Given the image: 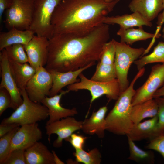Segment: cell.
<instances>
[{"mask_svg":"<svg viewBox=\"0 0 164 164\" xmlns=\"http://www.w3.org/2000/svg\"><path fill=\"white\" fill-rule=\"evenodd\" d=\"M109 39V26L104 23L84 35H53L48 39L45 68L49 72H66L95 63L99 61L103 47Z\"/></svg>","mask_w":164,"mask_h":164,"instance_id":"1","label":"cell"},{"mask_svg":"<svg viewBox=\"0 0 164 164\" xmlns=\"http://www.w3.org/2000/svg\"><path fill=\"white\" fill-rule=\"evenodd\" d=\"M120 0H62L56 8L51 23L53 35H86L103 23Z\"/></svg>","mask_w":164,"mask_h":164,"instance_id":"2","label":"cell"},{"mask_svg":"<svg viewBox=\"0 0 164 164\" xmlns=\"http://www.w3.org/2000/svg\"><path fill=\"white\" fill-rule=\"evenodd\" d=\"M139 78L136 75L128 87L120 94L105 118L106 130L117 135H126L131 130L134 124L131 116L132 100L136 92L134 86Z\"/></svg>","mask_w":164,"mask_h":164,"instance_id":"3","label":"cell"},{"mask_svg":"<svg viewBox=\"0 0 164 164\" xmlns=\"http://www.w3.org/2000/svg\"><path fill=\"white\" fill-rule=\"evenodd\" d=\"M22 103L1 123H16L20 126L44 121L49 117L47 108L41 103L36 102L29 98L25 89L20 91Z\"/></svg>","mask_w":164,"mask_h":164,"instance_id":"4","label":"cell"},{"mask_svg":"<svg viewBox=\"0 0 164 164\" xmlns=\"http://www.w3.org/2000/svg\"><path fill=\"white\" fill-rule=\"evenodd\" d=\"M115 43L114 64L121 93L129 85L128 75L130 66L136 60L145 54V50L143 47L132 48L130 45L115 40Z\"/></svg>","mask_w":164,"mask_h":164,"instance_id":"5","label":"cell"},{"mask_svg":"<svg viewBox=\"0 0 164 164\" xmlns=\"http://www.w3.org/2000/svg\"><path fill=\"white\" fill-rule=\"evenodd\" d=\"M62 0H35L32 22L29 29L37 36L50 38L53 34L52 17Z\"/></svg>","mask_w":164,"mask_h":164,"instance_id":"6","label":"cell"},{"mask_svg":"<svg viewBox=\"0 0 164 164\" xmlns=\"http://www.w3.org/2000/svg\"><path fill=\"white\" fill-rule=\"evenodd\" d=\"M79 77L80 81L68 86L67 90L69 91L80 90L89 91L91 96L90 107L94 101L103 95H105L109 101L116 100L121 94L119 84L117 78L110 81L101 82L89 79L82 73Z\"/></svg>","mask_w":164,"mask_h":164,"instance_id":"7","label":"cell"},{"mask_svg":"<svg viewBox=\"0 0 164 164\" xmlns=\"http://www.w3.org/2000/svg\"><path fill=\"white\" fill-rule=\"evenodd\" d=\"M35 0H13L11 7L6 12L4 22L7 28L29 29L32 22Z\"/></svg>","mask_w":164,"mask_h":164,"instance_id":"8","label":"cell"},{"mask_svg":"<svg viewBox=\"0 0 164 164\" xmlns=\"http://www.w3.org/2000/svg\"><path fill=\"white\" fill-rule=\"evenodd\" d=\"M53 84L51 73L44 67H41L27 83L25 90L32 101L41 103L49 96Z\"/></svg>","mask_w":164,"mask_h":164,"instance_id":"9","label":"cell"},{"mask_svg":"<svg viewBox=\"0 0 164 164\" xmlns=\"http://www.w3.org/2000/svg\"><path fill=\"white\" fill-rule=\"evenodd\" d=\"M164 85V63L151 67L145 83L136 90L132 100V106L152 99L155 92Z\"/></svg>","mask_w":164,"mask_h":164,"instance_id":"10","label":"cell"},{"mask_svg":"<svg viewBox=\"0 0 164 164\" xmlns=\"http://www.w3.org/2000/svg\"><path fill=\"white\" fill-rule=\"evenodd\" d=\"M0 65L1 71L0 88L6 89L10 94L12 99L11 108L15 110L22 104L23 99L12 74L5 49L0 53Z\"/></svg>","mask_w":164,"mask_h":164,"instance_id":"11","label":"cell"},{"mask_svg":"<svg viewBox=\"0 0 164 164\" xmlns=\"http://www.w3.org/2000/svg\"><path fill=\"white\" fill-rule=\"evenodd\" d=\"M72 116L63 118L50 124L46 125L45 128L48 140L50 143V137L56 134L58 137L53 142L54 147L58 148L62 146L63 141L69 137L77 130L81 129L83 121L77 120Z\"/></svg>","mask_w":164,"mask_h":164,"instance_id":"12","label":"cell"},{"mask_svg":"<svg viewBox=\"0 0 164 164\" xmlns=\"http://www.w3.org/2000/svg\"><path fill=\"white\" fill-rule=\"evenodd\" d=\"M20 126L12 138L10 152L18 149L26 150L42 138V132L37 123Z\"/></svg>","mask_w":164,"mask_h":164,"instance_id":"13","label":"cell"},{"mask_svg":"<svg viewBox=\"0 0 164 164\" xmlns=\"http://www.w3.org/2000/svg\"><path fill=\"white\" fill-rule=\"evenodd\" d=\"M48 43L46 38L35 35L27 45H24L29 63L36 70L46 64Z\"/></svg>","mask_w":164,"mask_h":164,"instance_id":"14","label":"cell"},{"mask_svg":"<svg viewBox=\"0 0 164 164\" xmlns=\"http://www.w3.org/2000/svg\"><path fill=\"white\" fill-rule=\"evenodd\" d=\"M158 117L156 116L143 122L134 124L129 133L126 135L133 141L146 140L149 141L164 134L158 125Z\"/></svg>","mask_w":164,"mask_h":164,"instance_id":"15","label":"cell"},{"mask_svg":"<svg viewBox=\"0 0 164 164\" xmlns=\"http://www.w3.org/2000/svg\"><path fill=\"white\" fill-rule=\"evenodd\" d=\"M69 91L61 90L59 94L52 97H46L41 103L48 108L49 119L46 125L50 124L59 120L63 118L73 116L78 114L77 109L73 107L71 109L63 107L60 104V101L63 95L68 93Z\"/></svg>","mask_w":164,"mask_h":164,"instance_id":"16","label":"cell"},{"mask_svg":"<svg viewBox=\"0 0 164 164\" xmlns=\"http://www.w3.org/2000/svg\"><path fill=\"white\" fill-rule=\"evenodd\" d=\"M107 111V107L103 106L93 111L89 118L83 121L81 130L86 134L96 135L100 138H103L106 130L105 116Z\"/></svg>","mask_w":164,"mask_h":164,"instance_id":"17","label":"cell"},{"mask_svg":"<svg viewBox=\"0 0 164 164\" xmlns=\"http://www.w3.org/2000/svg\"><path fill=\"white\" fill-rule=\"evenodd\" d=\"M95 63H91L77 70L66 72L52 71L50 72L53 79V84L49 97H52L60 92L64 87L80 81L77 77L84 71Z\"/></svg>","mask_w":164,"mask_h":164,"instance_id":"18","label":"cell"},{"mask_svg":"<svg viewBox=\"0 0 164 164\" xmlns=\"http://www.w3.org/2000/svg\"><path fill=\"white\" fill-rule=\"evenodd\" d=\"M128 7L131 11L139 13L151 22L163 9L162 0H132Z\"/></svg>","mask_w":164,"mask_h":164,"instance_id":"19","label":"cell"},{"mask_svg":"<svg viewBox=\"0 0 164 164\" xmlns=\"http://www.w3.org/2000/svg\"><path fill=\"white\" fill-rule=\"evenodd\" d=\"M25 156L26 164H55L52 152L39 141L25 150Z\"/></svg>","mask_w":164,"mask_h":164,"instance_id":"20","label":"cell"},{"mask_svg":"<svg viewBox=\"0 0 164 164\" xmlns=\"http://www.w3.org/2000/svg\"><path fill=\"white\" fill-rule=\"evenodd\" d=\"M103 23L109 25L117 24L120 27L125 29L143 26L149 27L152 26L151 22L147 20L137 12L121 15L107 16L104 19Z\"/></svg>","mask_w":164,"mask_h":164,"instance_id":"21","label":"cell"},{"mask_svg":"<svg viewBox=\"0 0 164 164\" xmlns=\"http://www.w3.org/2000/svg\"><path fill=\"white\" fill-rule=\"evenodd\" d=\"M34 32L29 29L21 30L15 28L0 34V51L6 47L14 44L27 45L35 35Z\"/></svg>","mask_w":164,"mask_h":164,"instance_id":"22","label":"cell"},{"mask_svg":"<svg viewBox=\"0 0 164 164\" xmlns=\"http://www.w3.org/2000/svg\"><path fill=\"white\" fill-rule=\"evenodd\" d=\"M158 107L156 101L153 98L132 106L131 114L134 124L141 122L148 118L157 115Z\"/></svg>","mask_w":164,"mask_h":164,"instance_id":"23","label":"cell"},{"mask_svg":"<svg viewBox=\"0 0 164 164\" xmlns=\"http://www.w3.org/2000/svg\"><path fill=\"white\" fill-rule=\"evenodd\" d=\"M117 34L120 37V42L129 45H132L137 41L145 40L151 38H158L161 35L158 31L155 34L147 32L144 30L143 26L138 28L132 27L126 29L120 27Z\"/></svg>","mask_w":164,"mask_h":164,"instance_id":"24","label":"cell"},{"mask_svg":"<svg viewBox=\"0 0 164 164\" xmlns=\"http://www.w3.org/2000/svg\"><path fill=\"white\" fill-rule=\"evenodd\" d=\"M10 63L12 74L20 91L25 89L27 83L35 74L36 70L28 63Z\"/></svg>","mask_w":164,"mask_h":164,"instance_id":"25","label":"cell"},{"mask_svg":"<svg viewBox=\"0 0 164 164\" xmlns=\"http://www.w3.org/2000/svg\"><path fill=\"white\" fill-rule=\"evenodd\" d=\"M129 150L128 159L140 164H153L154 163L155 155L151 150L146 151L138 147L134 141L128 138Z\"/></svg>","mask_w":164,"mask_h":164,"instance_id":"26","label":"cell"},{"mask_svg":"<svg viewBox=\"0 0 164 164\" xmlns=\"http://www.w3.org/2000/svg\"><path fill=\"white\" fill-rule=\"evenodd\" d=\"M155 63H164V42H159L151 53L142 56L134 62L138 70L148 64Z\"/></svg>","mask_w":164,"mask_h":164,"instance_id":"27","label":"cell"},{"mask_svg":"<svg viewBox=\"0 0 164 164\" xmlns=\"http://www.w3.org/2000/svg\"><path fill=\"white\" fill-rule=\"evenodd\" d=\"M117 78L114 64H106L98 63L96 70L91 78L94 81L106 82Z\"/></svg>","mask_w":164,"mask_h":164,"instance_id":"28","label":"cell"},{"mask_svg":"<svg viewBox=\"0 0 164 164\" xmlns=\"http://www.w3.org/2000/svg\"><path fill=\"white\" fill-rule=\"evenodd\" d=\"M73 155L76 161L84 164H100L101 161V155L99 150L94 148L88 152L83 149H75Z\"/></svg>","mask_w":164,"mask_h":164,"instance_id":"29","label":"cell"},{"mask_svg":"<svg viewBox=\"0 0 164 164\" xmlns=\"http://www.w3.org/2000/svg\"><path fill=\"white\" fill-rule=\"evenodd\" d=\"M9 61L19 63H29V60L23 45L17 44L5 48Z\"/></svg>","mask_w":164,"mask_h":164,"instance_id":"30","label":"cell"},{"mask_svg":"<svg viewBox=\"0 0 164 164\" xmlns=\"http://www.w3.org/2000/svg\"><path fill=\"white\" fill-rule=\"evenodd\" d=\"M19 127L15 128L0 137V164H4L5 161L9 154L12 138Z\"/></svg>","mask_w":164,"mask_h":164,"instance_id":"31","label":"cell"},{"mask_svg":"<svg viewBox=\"0 0 164 164\" xmlns=\"http://www.w3.org/2000/svg\"><path fill=\"white\" fill-rule=\"evenodd\" d=\"M115 40L112 39L104 45L99 61L100 63L106 64H114L115 55Z\"/></svg>","mask_w":164,"mask_h":164,"instance_id":"32","label":"cell"},{"mask_svg":"<svg viewBox=\"0 0 164 164\" xmlns=\"http://www.w3.org/2000/svg\"><path fill=\"white\" fill-rule=\"evenodd\" d=\"M25 151L20 149L12 150L4 164H26Z\"/></svg>","mask_w":164,"mask_h":164,"instance_id":"33","label":"cell"},{"mask_svg":"<svg viewBox=\"0 0 164 164\" xmlns=\"http://www.w3.org/2000/svg\"><path fill=\"white\" fill-rule=\"evenodd\" d=\"M146 148L148 149L158 152L164 159V134L149 141Z\"/></svg>","mask_w":164,"mask_h":164,"instance_id":"34","label":"cell"},{"mask_svg":"<svg viewBox=\"0 0 164 164\" xmlns=\"http://www.w3.org/2000/svg\"><path fill=\"white\" fill-rule=\"evenodd\" d=\"M12 99L11 96L4 88H0V116L8 108H11Z\"/></svg>","mask_w":164,"mask_h":164,"instance_id":"35","label":"cell"},{"mask_svg":"<svg viewBox=\"0 0 164 164\" xmlns=\"http://www.w3.org/2000/svg\"><path fill=\"white\" fill-rule=\"evenodd\" d=\"M87 137L73 133L65 140L69 142L75 149H83Z\"/></svg>","mask_w":164,"mask_h":164,"instance_id":"36","label":"cell"},{"mask_svg":"<svg viewBox=\"0 0 164 164\" xmlns=\"http://www.w3.org/2000/svg\"><path fill=\"white\" fill-rule=\"evenodd\" d=\"M157 103L158 111V125L159 129L164 132V96L155 98Z\"/></svg>","mask_w":164,"mask_h":164,"instance_id":"37","label":"cell"},{"mask_svg":"<svg viewBox=\"0 0 164 164\" xmlns=\"http://www.w3.org/2000/svg\"><path fill=\"white\" fill-rule=\"evenodd\" d=\"M20 126V125L16 123H1L0 137Z\"/></svg>","mask_w":164,"mask_h":164,"instance_id":"38","label":"cell"},{"mask_svg":"<svg viewBox=\"0 0 164 164\" xmlns=\"http://www.w3.org/2000/svg\"><path fill=\"white\" fill-rule=\"evenodd\" d=\"M13 0H0V21L2 22L4 12L9 9L12 5Z\"/></svg>","mask_w":164,"mask_h":164,"instance_id":"39","label":"cell"},{"mask_svg":"<svg viewBox=\"0 0 164 164\" xmlns=\"http://www.w3.org/2000/svg\"><path fill=\"white\" fill-rule=\"evenodd\" d=\"M163 5V11L162 13H160L158 16L156 24L157 27L160 28L164 23V0H162Z\"/></svg>","mask_w":164,"mask_h":164,"instance_id":"40","label":"cell"},{"mask_svg":"<svg viewBox=\"0 0 164 164\" xmlns=\"http://www.w3.org/2000/svg\"><path fill=\"white\" fill-rule=\"evenodd\" d=\"M162 96H164V85L155 92L153 96V98Z\"/></svg>","mask_w":164,"mask_h":164,"instance_id":"41","label":"cell"},{"mask_svg":"<svg viewBox=\"0 0 164 164\" xmlns=\"http://www.w3.org/2000/svg\"><path fill=\"white\" fill-rule=\"evenodd\" d=\"M52 152L53 153V156L54 162H55V164H64V163L56 155V154L55 153V152L54 151L52 150Z\"/></svg>","mask_w":164,"mask_h":164,"instance_id":"42","label":"cell"},{"mask_svg":"<svg viewBox=\"0 0 164 164\" xmlns=\"http://www.w3.org/2000/svg\"><path fill=\"white\" fill-rule=\"evenodd\" d=\"M162 32V33H163L162 35V37L163 40H164V26L163 28Z\"/></svg>","mask_w":164,"mask_h":164,"instance_id":"43","label":"cell"},{"mask_svg":"<svg viewBox=\"0 0 164 164\" xmlns=\"http://www.w3.org/2000/svg\"><path fill=\"white\" fill-rule=\"evenodd\" d=\"M107 2L109 3L113 1L114 0H104Z\"/></svg>","mask_w":164,"mask_h":164,"instance_id":"44","label":"cell"}]
</instances>
